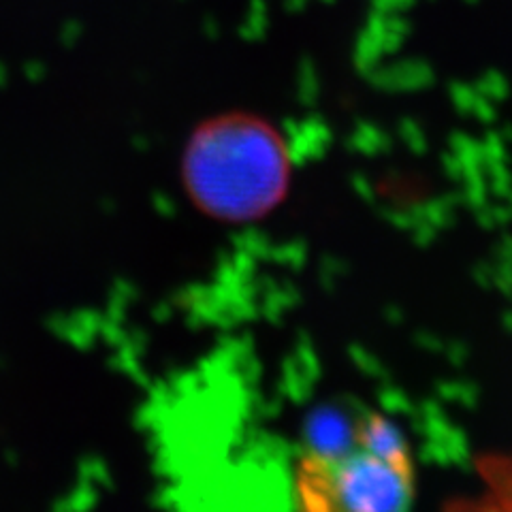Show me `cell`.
Returning a JSON list of instances; mask_svg holds the SVG:
<instances>
[{
  "instance_id": "obj_2",
  "label": "cell",
  "mask_w": 512,
  "mask_h": 512,
  "mask_svg": "<svg viewBox=\"0 0 512 512\" xmlns=\"http://www.w3.org/2000/svg\"><path fill=\"white\" fill-rule=\"evenodd\" d=\"M293 495L312 512L404 508L412 495L408 444L389 419L365 414L344 444L312 448L297 461Z\"/></svg>"
},
{
  "instance_id": "obj_1",
  "label": "cell",
  "mask_w": 512,
  "mask_h": 512,
  "mask_svg": "<svg viewBox=\"0 0 512 512\" xmlns=\"http://www.w3.org/2000/svg\"><path fill=\"white\" fill-rule=\"evenodd\" d=\"M182 175L190 201L210 218L254 222L284 201L291 186V152L267 120L224 114L192 133Z\"/></svg>"
}]
</instances>
